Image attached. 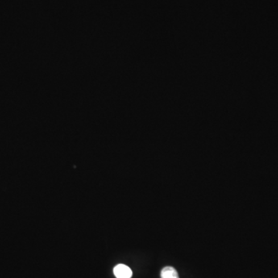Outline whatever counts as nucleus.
I'll use <instances>...</instances> for the list:
<instances>
[{
  "label": "nucleus",
  "mask_w": 278,
  "mask_h": 278,
  "mask_svg": "<svg viewBox=\"0 0 278 278\" xmlns=\"http://www.w3.org/2000/svg\"><path fill=\"white\" fill-rule=\"evenodd\" d=\"M114 275L117 278H131L132 271L125 264H118L114 268Z\"/></svg>",
  "instance_id": "1"
},
{
  "label": "nucleus",
  "mask_w": 278,
  "mask_h": 278,
  "mask_svg": "<svg viewBox=\"0 0 278 278\" xmlns=\"http://www.w3.org/2000/svg\"><path fill=\"white\" fill-rule=\"evenodd\" d=\"M161 278H179V277L174 267H166L161 271Z\"/></svg>",
  "instance_id": "2"
}]
</instances>
